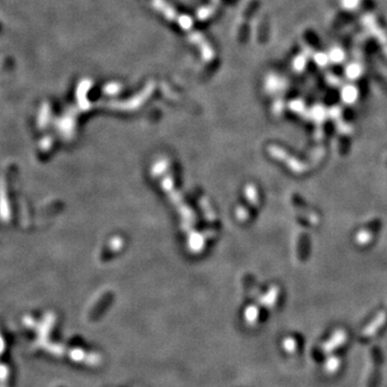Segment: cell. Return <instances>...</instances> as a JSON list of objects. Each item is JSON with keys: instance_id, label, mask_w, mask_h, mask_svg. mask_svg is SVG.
I'll list each match as a JSON object with an SVG mask.
<instances>
[{"instance_id": "cell-1", "label": "cell", "mask_w": 387, "mask_h": 387, "mask_svg": "<svg viewBox=\"0 0 387 387\" xmlns=\"http://www.w3.org/2000/svg\"><path fill=\"white\" fill-rule=\"evenodd\" d=\"M335 336L336 337H334L332 340L330 342H328V343H326V345L324 346L325 351H327V352L331 351L332 349H335V346H338L340 343H342V342L345 341V339H346L345 332H343L342 330L337 332Z\"/></svg>"}, {"instance_id": "cell-2", "label": "cell", "mask_w": 387, "mask_h": 387, "mask_svg": "<svg viewBox=\"0 0 387 387\" xmlns=\"http://www.w3.org/2000/svg\"><path fill=\"white\" fill-rule=\"evenodd\" d=\"M385 320H386V315H385V313H381L378 317H376V320L372 322L371 325H369L368 326V328H367L365 331H364V335H371V334H373V332L379 328V327L383 324V322H385Z\"/></svg>"}, {"instance_id": "cell-3", "label": "cell", "mask_w": 387, "mask_h": 387, "mask_svg": "<svg viewBox=\"0 0 387 387\" xmlns=\"http://www.w3.org/2000/svg\"><path fill=\"white\" fill-rule=\"evenodd\" d=\"M372 239V232L370 230L359 231V234L356 236V241L359 245H365L369 243Z\"/></svg>"}, {"instance_id": "cell-4", "label": "cell", "mask_w": 387, "mask_h": 387, "mask_svg": "<svg viewBox=\"0 0 387 387\" xmlns=\"http://www.w3.org/2000/svg\"><path fill=\"white\" fill-rule=\"evenodd\" d=\"M338 365H339V360L336 359V358H332V359L329 360L328 365H327V370H328L329 372L335 371V369H337V367H338Z\"/></svg>"}]
</instances>
